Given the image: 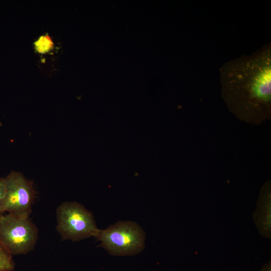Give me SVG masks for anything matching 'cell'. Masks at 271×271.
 <instances>
[{
  "mask_svg": "<svg viewBox=\"0 0 271 271\" xmlns=\"http://www.w3.org/2000/svg\"><path fill=\"white\" fill-rule=\"evenodd\" d=\"M219 71L221 96L236 117L256 124L270 118V43L226 62Z\"/></svg>",
  "mask_w": 271,
  "mask_h": 271,
  "instance_id": "6da1fadb",
  "label": "cell"
},
{
  "mask_svg": "<svg viewBox=\"0 0 271 271\" xmlns=\"http://www.w3.org/2000/svg\"><path fill=\"white\" fill-rule=\"evenodd\" d=\"M94 237L101 246L113 255H135L145 246V232L132 221H119L105 229H99Z\"/></svg>",
  "mask_w": 271,
  "mask_h": 271,
  "instance_id": "7a4b0ae2",
  "label": "cell"
},
{
  "mask_svg": "<svg viewBox=\"0 0 271 271\" xmlns=\"http://www.w3.org/2000/svg\"><path fill=\"white\" fill-rule=\"evenodd\" d=\"M56 216V229L63 240L78 241L95 237L99 229L91 212L75 201L61 203Z\"/></svg>",
  "mask_w": 271,
  "mask_h": 271,
  "instance_id": "3957f363",
  "label": "cell"
},
{
  "mask_svg": "<svg viewBox=\"0 0 271 271\" xmlns=\"http://www.w3.org/2000/svg\"><path fill=\"white\" fill-rule=\"evenodd\" d=\"M38 234L29 217L9 213L0 215V243L12 255L26 254L33 250Z\"/></svg>",
  "mask_w": 271,
  "mask_h": 271,
  "instance_id": "277c9868",
  "label": "cell"
},
{
  "mask_svg": "<svg viewBox=\"0 0 271 271\" xmlns=\"http://www.w3.org/2000/svg\"><path fill=\"white\" fill-rule=\"evenodd\" d=\"M5 195L2 212L28 217L35 198L32 184L21 173L12 171L4 178Z\"/></svg>",
  "mask_w": 271,
  "mask_h": 271,
  "instance_id": "5b68a950",
  "label": "cell"
},
{
  "mask_svg": "<svg viewBox=\"0 0 271 271\" xmlns=\"http://www.w3.org/2000/svg\"><path fill=\"white\" fill-rule=\"evenodd\" d=\"M14 268L13 255L0 243V271H12Z\"/></svg>",
  "mask_w": 271,
  "mask_h": 271,
  "instance_id": "8992f818",
  "label": "cell"
},
{
  "mask_svg": "<svg viewBox=\"0 0 271 271\" xmlns=\"http://www.w3.org/2000/svg\"><path fill=\"white\" fill-rule=\"evenodd\" d=\"M5 195V185L4 178H0V215L3 213L2 212V207L3 205Z\"/></svg>",
  "mask_w": 271,
  "mask_h": 271,
  "instance_id": "52a82bcc",
  "label": "cell"
}]
</instances>
